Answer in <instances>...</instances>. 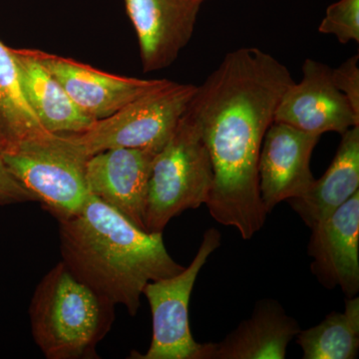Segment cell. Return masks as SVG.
Segmentation results:
<instances>
[{"label":"cell","mask_w":359,"mask_h":359,"mask_svg":"<svg viewBox=\"0 0 359 359\" xmlns=\"http://www.w3.org/2000/svg\"><path fill=\"white\" fill-rule=\"evenodd\" d=\"M21 185L57 221L81 212L90 198L85 154L68 135L49 133L0 155Z\"/></svg>","instance_id":"cell-5"},{"label":"cell","mask_w":359,"mask_h":359,"mask_svg":"<svg viewBox=\"0 0 359 359\" xmlns=\"http://www.w3.org/2000/svg\"><path fill=\"white\" fill-rule=\"evenodd\" d=\"M221 233L205 231L197 255L177 275L147 283L143 295L152 313V341L145 354H131L138 359H205L207 344L194 339L189 320V302L201 269L221 245Z\"/></svg>","instance_id":"cell-7"},{"label":"cell","mask_w":359,"mask_h":359,"mask_svg":"<svg viewBox=\"0 0 359 359\" xmlns=\"http://www.w3.org/2000/svg\"><path fill=\"white\" fill-rule=\"evenodd\" d=\"M289 69L256 47L226 54L197 86L186 113L199 128L214 181L207 207L217 223L237 229L250 240L268 212L259 191V159L264 135L285 90Z\"/></svg>","instance_id":"cell-1"},{"label":"cell","mask_w":359,"mask_h":359,"mask_svg":"<svg viewBox=\"0 0 359 359\" xmlns=\"http://www.w3.org/2000/svg\"><path fill=\"white\" fill-rule=\"evenodd\" d=\"M115 306L59 262L33 294V340L47 359L98 358L96 347L114 323Z\"/></svg>","instance_id":"cell-3"},{"label":"cell","mask_w":359,"mask_h":359,"mask_svg":"<svg viewBox=\"0 0 359 359\" xmlns=\"http://www.w3.org/2000/svg\"><path fill=\"white\" fill-rule=\"evenodd\" d=\"M212 181L209 151L197 125L185 113L153 163L146 202V231L163 233L175 217L207 204Z\"/></svg>","instance_id":"cell-4"},{"label":"cell","mask_w":359,"mask_h":359,"mask_svg":"<svg viewBox=\"0 0 359 359\" xmlns=\"http://www.w3.org/2000/svg\"><path fill=\"white\" fill-rule=\"evenodd\" d=\"M297 344L304 359H354L359 351V299H346L342 313L327 314L316 327L301 330Z\"/></svg>","instance_id":"cell-18"},{"label":"cell","mask_w":359,"mask_h":359,"mask_svg":"<svg viewBox=\"0 0 359 359\" xmlns=\"http://www.w3.org/2000/svg\"><path fill=\"white\" fill-rule=\"evenodd\" d=\"M318 32L334 35L340 43L359 42V0H339L327 7Z\"/></svg>","instance_id":"cell-19"},{"label":"cell","mask_w":359,"mask_h":359,"mask_svg":"<svg viewBox=\"0 0 359 359\" xmlns=\"http://www.w3.org/2000/svg\"><path fill=\"white\" fill-rule=\"evenodd\" d=\"M302 73V81L290 84L283 93L273 121L318 136L341 135L359 126V115L332 81V68L308 58Z\"/></svg>","instance_id":"cell-8"},{"label":"cell","mask_w":359,"mask_h":359,"mask_svg":"<svg viewBox=\"0 0 359 359\" xmlns=\"http://www.w3.org/2000/svg\"><path fill=\"white\" fill-rule=\"evenodd\" d=\"M47 134L26 101L11 48L0 41V155Z\"/></svg>","instance_id":"cell-17"},{"label":"cell","mask_w":359,"mask_h":359,"mask_svg":"<svg viewBox=\"0 0 359 359\" xmlns=\"http://www.w3.org/2000/svg\"><path fill=\"white\" fill-rule=\"evenodd\" d=\"M301 332L276 299L257 302L252 316L226 339L207 344L205 359H285L290 342Z\"/></svg>","instance_id":"cell-14"},{"label":"cell","mask_w":359,"mask_h":359,"mask_svg":"<svg viewBox=\"0 0 359 359\" xmlns=\"http://www.w3.org/2000/svg\"><path fill=\"white\" fill-rule=\"evenodd\" d=\"M202 0H125L145 72L173 65L195 32Z\"/></svg>","instance_id":"cell-11"},{"label":"cell","mask_w":359,"mask_h":359,"mask_svg":"<svg viewBox=\"0 0 359 359\" xmlns=\"http://www.w3.org/2000/svg\"><path fill=\"white\" fill-rule=\"evenodd\" d=\"M202 1H204V0H202Z\"/></svg>","instance_id":"cell-22"},{"label":"cell","mask_w":359,"mask_h":359,"mask_svg":"<svg viewBox=\"0 0 359 359\" xmlns=\"http://www.w3.org/2000/svg\"><path fill=\"white\" fill-rule=\"evenodd\" d=\"M332 81L346 97L356 114L359 115L358 55L347 59L339 67L332 69Z\"/></svg>","instance_id":"cell-20"},{"label":"cell","mask_w":359,"mask_h":359,"mask_svg":"<svg viewBox=\"0 0 359 359\" xmlns=\"http://www.w3.org/2000/svg\"><path fill=\"white\" fill-rule=\"evenodd\" d=\"M197 86L166 80L83 133L67 134L90 156L114 148L160 152L185 115Z\"/></svg>","instance_id":"cell-6"},{"label":"cell","mask_w":359,"mask_h":359,"mask_svg":"<svg viewBox=\"0 0 359 359\" xmlns=\"http://www.w3.org/2000/svg\"><path fill=\"white\" fill-rule=\"evenodd\" d=\"M11 52L26 101L46 131L56 135L83 133L96 122L78 107L30 49L11 48Z\"/></svg>","instance_id":"cell-15"},{"label":"cell","mask_w":359,"mask_h":359,"mask_svg":"<svg viewBox=\"0 0 359 359\" xmlns=\"http://www.w3.org/2000/svg\"><path fill=\"white\" fill-rule=\"evenodd\" d=\"M30 52L60 82L78 107L95 121L115 114L135 99L166 82V79L118 76L73 59L39 50Z\"/></svg>","instance_id":"cell-13"},{"label":"cell","mask_w":359,"mask_h":359,"mask_svg":"<svg viewBox=\"0 0 359 359\" xmlns=\"http://www.w3.org/2000/svg\"><path fill=\"white\" fill-rule=\"evenodd\" d=\"M58 224L63 263L130 316L138 313L147 283L185 268L170 256L163 233L140 230L95 196L76 216Z\"/></svg>","instance_id":"cell-2"},{"label":"cell","mask_w":359,"mask_h":359,"mask_svg":"<svg viewBox=\"0 0 359 359\" xmlns=\"http://www.w3.org/2000/svg\"><path fill=\"white\" fill-rule=\"evenodd\" d=\"M359 191L311 228L308 245L311 271L328 290L340 287L346 299L359 292Z\"/></svg>","instance_id":"cell-12"},{"label":"cell","mask_w":359,"mask_h":359,"mask_svg":"<svg viewBox=\"0 0 359 359\" xmlns=\"http://www.w3.org/2000/svg\"><path fill=\"white\" fill-rule=\"evenodd\" d=\"M359 191V126L344 134L332 164L302 197L287 200L309 228L327 219Z\"/></svg>","instance_id":"cell-16"},{"label":"cell","mask_w":359,"mask_h":359,"mask_svg":"<svg viewBox=\"0 0 359 359\" xmlns=\"http://www.w3.org/2000/svg\"><path fill=\"white\" fill-rule=\"evenodd\" d=\"M158 153L147 149L114 148L90 156L89 192L145 231L149 181Z\"/></svg>","instance_id":"cell-9"},{"label":"cell","mask_w":359,"mask_h":359,"mask_svg":"<svg viewBox=\"0 0 359 359\" xmlns=\"http://www.w3.org/2000/svg\"><path fill=\"white\" fill-rule=\"evenodd\" d=\"M37 202L36 198L9 171L0 156V205Z\"/></svg>","instance_id":"cell-21"},{"label":"cell","mask_w":359,"mask_h":359,"mask_svg":"<svg viewBox=\"0 0 359 359\" xmlns=\"http://www.w3.org/2000/svg\"><path fill=\"white\" fill-rule=\"evenodd\" d=\"M320 136L285 123H271L259 159V191L269 214L283 201L302 197L313 185L311 155Z\"/></svg>","instance_id":"cell-10"}]
</instances>
